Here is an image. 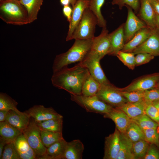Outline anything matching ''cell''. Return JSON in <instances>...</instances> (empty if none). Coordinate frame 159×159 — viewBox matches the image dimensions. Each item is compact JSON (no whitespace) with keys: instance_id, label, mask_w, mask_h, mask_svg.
Here are the masks:
<instances>
[{"instance_id":"14","label":"cell","mask_w":159,"mask_h":159,"mask_svg":"<svg viewBox=\"0 0 159 159\" xmlns=\"http://www.w3.org/2000/svg\"><path fill=\"white\" fill-rule=\"evenodd\" d=\"M90 0H77L72 7V19L69 23V28L66 37V41L71 40L72 34L80 20L85 10L89 7Z\"/></svg>"},{"instance_id":"24","label":"cell","mask_w":159,"mask_h":159,"mask_svg":"<svg viewBox=\"0 0 159 159\" xmlns=\"http://www.w3.org/2000/svg\"><path fill=\"white\" fill-rule=\"evenodd\" d=\"M22 132L16 127L6 121L0 122V138L6 144L14 142Z\"/></svg>"},{"instance_id":"15","label":"cell","mask_w":159,"mask_h":159,"mask_svg":"<svg viewBox=\"0 0 159 159\" xmlns=\"http://www.w3.org/2000/svg\"><path fill=\"white\" fill-rule=\"evenodd\" d=\"M120 136L116 128L113 133L105 138L103 159H116L120 148Z\"/></svg>"},{"instance_id":"16","label":"cell","mask_w":159,"mask_h":159,"mask_svg":"<svg viewBox=\"0 0 159 159\" xmlns=\"http://www.w3.org/2000/svg\"><path fill=\"white\" fill-rule=\"evenodd\" d=\"M105 118L112 120L115 123L116 128L122 133H125L132 120L120 109L113 107L108 113L104 115Z\"/></svg>"},{"instance_id":"39","label":"cell","mask_w":159,"mask_h":159,"mask_svg":"<svg viewBox=\"0 0 159 159\" xmlns=\"http://www.w3.org/2000/svg\"><path fill=\"white\" fill-rule=\"evenodd\" d=\"M119 91L121 95L126 99L128 102H135L144 100L145 91L131 92Z\"/></svg>"},{"instance_id":"12","label":"cell","mask_w":159,"mask_h":159,"mask_svg":"<svg viewBox=\"0 0 159 159\" xmlns=\"http://www.w3.org/2000/svg\"><path fill=\"white\" fill-rule=\"evenodd\" d=\"M24 112L37 122L50 119L63 118L52 108H46L42 105H34Z\"/></svg>"},{"instance_id":"43","label":"cell","mask_w":159,"mask_h":159,"mask_svg":"<svg viewBox=\"0 0 159 159\" xmlns=\"http://www.w3.org/2000/svg\"><path fill=\"white\" fill-rule=\"evenodd\" d=\"M159 100V88H155L145 91L144 100L147 102H152Z\"/></svg>"},{"instance_id":"32","label":"cell","mask_w":159,"mask_h":159,"mask_svg":"<svg viewBox=\"0 0 159 159\" xmlns=\"http://www.w3.org/2000/svg\"><path fill=\"white\" fill-rule=\"evenodd\" d=\"M40 135L42 142L46 148L64 138L62 132L40 130Z\"/></svg>"},{"instance_id":"22","label":"cell","mask_w":159,"mask_h":159,"mask_svg":"<svg viewBox=\"0 0 159 159\" xmlns=\"http://www.w3.org/2000/svg\"><path fill=\"white\" fill-rule=\"evenodd\" d=\"M14 143L21 159H37L35 154L23 133L16 138Z\"/></svg>"},{"instance_id":"28","label":"cell","mask_w":159,"mask_h":159,"mask_svg":"<svg viewBox=\"0 0 159 159\" xmlns=\"http://www.w3.org/2000/svg\"><path fill=\"white\" fill-rule=\"evenodd\" d=\"M101 86V84L90 74L83 84L82 95L86 96L96 95Z\"/></svg>"},{"instance_id":"7","label":"cell","mask_w":159,"mask_h":159,"mask_svg":"<svg viewBox=\"0 0 159 159\" xmlns=\"http://www.w3.org/2000/svg\"><path fill=\"white\" fill-rule=\"evenodd\" d=\"M96 96L100 100L114 107H119L128 102L117 87L111 83L101 84Z\"/></svg>"},{"instance_id":"11","label":"cell","mask_w":159,"mask_h":159,"mask_svg":"<svg viewBox=\"0 0 159 159\" xmlns=\"http://www.w3.org/2000/svg\"><path fill=\"white\" fill-rule=\"evenodd\" d=\"M126 6L127 9V16L124 27L125 44L130 41L138 31L147 26L135 14L130 7Z\"/></svg>"},{"instance_id":"23","label":"cell","mask_w":159,"mask_h":159,"mask_svg":"<svg viewBox=\"0 0 159 159\" xmlns=\"http://www.w3.org/2000/svg\"><path fill=\"white\" fill-rule=\"evenodd\" d=\"M84 149V145L79 139L67 142L62 159H82Z\"/></svg>"},{"instance_id":"36","label":"cell","mask_w":159,"mask_h":159,"mask_svg":"<svg viewBox=\"0 0 159 159\" xmlns=\"http://www.w3.org/2000/svg\"><path fill=\"white\" fill-rule=\"evenodd\" d=\"M137 123L143 130L150 128H158L159 124L155 122L145 114L137 118L132 120Z\"/></svg>"},{"instance_id":"21","label":"cell","mask_w":159,"mask_h":159,"mask_svg":"<svg viewBox=\"0 0 159 159\" xmlns=\"http://www.w3.org/2000/svg\"><path fill=\"white\" fill-rule=\"evenodd\" d=\"M30 118L25 112L23 114H19L14 111L10 110L8 112L5 121L17 128L23 133L28 126Z\"/></svg>"},{"instance_id":"20","label":"cell","mask_w":159,"mask_h":159,"mask_svg":"<svg viewBox=\"0 0 159 159\" xmlns=\"http://www.w3.org/2000/svg\"><path fill=\"white\" fill-rule=\"evenodd\" d=\"M147 104L143 100L135 102H128L118 108L125 113L130 119L133 120L145 114Z\"/></svg>"},{"instance_id":"6","label":"cell","mask_w":159,"mask_h":159,"mask_svg":"<svg viewBox=\"0 0 159 159\" xmlns=\"http://www.w3.org/2000/svg\"><path fill=\"white\" fill-rule=\"evenodd\" d=\"M40 132V129L36 122L31 117L28 126L22 133L35 154L37 159H40L44 155L47 149L42 142Z\"/></svg>"},{"instance_id":"10","label":"cell","mask_w":159,"mask_h":159,"mask_svg":"<svg viewBox=\"0 0 159 159\" xmlns=\"http://www.w3.org/2000/svg\"><path fill=\"white\" fill-rule=\"evenodd\" d=\"M108 34V31L105 26L102 28L99 35L92 38L90 52L97 55L101 59L110 52L111 44Z\"/></svg>"},{"instance_id":"19","label":"cell","mask_w":159,"mask_h":159,"mask_svg":"<svg viewBox=\"0 0 159 159\" xmlns=\"http://www.w3.org/2000/svg\"><path fill=\"white\" fill-rule=\"evenodd\" d=\"M152 29L147 26L140 30L130 41L125 44L121 51L132 52L147 39L150 35Z\"/></svg>"},{"instance_id":"38","label":"cell","mask_w":159,"mask_h":159,"mask_svg":"<svg viewBox=\"0 0 159 159\" xmlns=\"http://www.w3.org/2000/svg\"><path fill=\"white\" fill-rule=\"evenodd\" d=\"M1 159H21L14 142L6 144Z\"/></svg>"},{"instance_id":"54","label":"cell","mask_w":159,"mask_h":159,"mask_svg":"<svg viewBox=\"0 0 159 159\" xmlns=\"http://www.w3.org/2000/svg\"><path fill=\"white\" fill-rule=\"evenodd\" d=\"M158 129H159V127H158Z\"/></svg>"},{"instance_id":"56","label":"cell","mask_w":159,"mask_h":159,"mask_svg":"<svg viewBox=\"0 0 159 159\" xmlns=\"http://www.w3.org/2000/svg\"></svg>"},{"instance_id":"26","label":"cell","mask_w":159,"mask_h":159,"mask_svg":"<svg viewBox=\"0 0 159 159\" xmlns=\"http://www.w3.org/2000/svg\"><path fill=\"white\" fill-rule=\"evenodd\" d=\"M120 148L116 159H135L132 151V142L125 133L120 132Z\"/></svg>"},{"instance_id":"55","label":"cell","mask_w":159,"mask_h":159,"mask_svg":"<svg viewBox=\"0 0 159 159\" xmlns=\"http://www.w3.org/2000/svg\"><path fill=\"white\" fill-rule=\"evenodd\" d=\"M157 0L159 1V0Z\"/></svg>"},{"instance_id":"52","label":"cell","mask_w":159,"mask_h":159,"mask_svg":"<svg viewBox=\"0 0 159 159\" xmlns=\"http://www.w3.org/2000/svg\"><path fill=\"white\" fill-rule=\"evenodd\" d=\"M77 1V0H70V4L72 6V8L74 6Z\"/></svg>"},{"instance_id":"44","label":"cell","mask_w":159,"mask_h":159,"mask_svg":"<svg viewBox=\"0 0 159 159\" xmlns=\"http://www.w3.org/2000/svg\"><path fill=\"white\" fill-rule=\"evenodd\" d=\"M144 159H159V148L155 144H150Z\"/></svg>"},{"instance_id":"13","label":"cell","mask_w":159,"mask_h":159,"mask_svg":"<svg viewBox=\"0 0 159 159\" xmlns=\"http://www.w3.org/2000/svg\"><path fill=\"white\" fill-rule=\"evenodd\" d=\"M136 54L146 52L155 56H159V28L157 27L152 29L147 39L132 52Z\"/></svg>"},{"instance_id":"37","label":"cell","mask_w":159,"mask_h":159,"mask_svg":"<svg viewBox=\"0 0 159 159\" xmlns=\"http://www.w3.org/2000/svg\"><path fill=\"white\" fill-rule=\"evenodd\" d=\"M145 140L150 144L156 145L159 148V130L157 129L150 128L143 130Z\"/></svg>"},{"instance_id":"31","label":"cell","mask_w":159,"mask_h":159,"mask_svg":"<svg viewBox=\"0 0 159 159\" xmlns=\"http://www.w3.org/2000/svg\"><path fill=\"white\" fill-rule=\"evenodd\" d=\"M105 0H90L89 8L96 16L97 24L100 27L106 26V21L101 11V9L104 4Z\"/></svg>"},{"instance_id":"50","label":"cell","mask_w":159,"mask_h":159,"mask_svg":"<svg viewBox=\"0 0 159 159\" xmlns=\"http://www.w3.org/2000/svg\"><path fill=\"white\" fill-rule=\"evenodd\" d=\"M152 103L156 108L159 112V100H156L153 102Z\"/></svg>"},{"instance_id":"27","label":"cell","mask_w":159,"mask_h":159,"mask_svg":"<svg viewBox=\"0 0 159 159\" xmlns=\"http://www.w3.org/2000/svg\"><path fill=\"white\" fill-rule=\"evenodd\" d=\"M43 0H20L19 1L26 10L29 23H32L37 18L38 12Z\"/></svg>"},{"instance_id":"40","label":"cell","mask_w":159,"mask_h":159,"mask_svg":"<svg viewBox=\"0 0 159 159\" xmlns=\"http://www.w3.org/2000/svg\"><path fill=\"white\" fill-rule=\"evenodd\" d=\"M111 4L117 5L120 9L125 6H128L136 12L140 7V0H112Z\"/></svg>"},{"instance_id":"53","label":"cell","mask_w":159,"mask_h":159,"mask_svg":"<svg viewBox=\"0 0 159 159\" xmlns=\"http://www.w3.org/2000/svg\"><path fill=\"white\" fill-rule=\"evenodd\" d=\"M3 0H0V1H3ZM18 0L19 1V0Z\"/></svg>"},{"instance_id":"47","label":"cell","mask_w":159,"mask_h":159,"mask_svg":"<svg viewBox=\"0 0 159 159\" xmlns=\"http://www.w3.org/2000/svg\"><path fill=\"white\" fill-rule=\"evenodd\" d=\"M8 112L6 110H0V122L5 121Z\"/></svg>"},{"instance_id":"35","label":"cell","mask_w":159,"mask_h":159,"mask_svg":"<svg viewBox=\"0 0 159 159\" xmlns=\"http://www.w3.org/2000/svg\"><path fill=\"white\" fill-rule=\"evenodd\" d=\"M116 56L123 63L130 69L133 70L136 66L135 56L132 52H118Z\"/></svg>"},{"instance_id":"49","label":"cell","mask_w":159,"mask_h":159,"mask_svg":"<svg viewBox=\"0 0 159 159\" xmlns=\"http://www.w3.org/2000/svg\"><path fill=\"white\" fill-rule=\"evenodd\" d=\"M61 5L63 6L69 5L70 4V0H60Z\"/></svg>"},{"instance_id":"48","label":"cell","mask_w":159,"mask_h":159,"mask_svg":"<svg viewBox=\"0 0 159 159\" xmlns=\"http://www.w3.org/2000/svg\"><path fill=\"white\" fill-rule=\"evenodd\" d=\"M6 143L0 138V159H1L4 147Z\"/></svg>"},{"instance_id":"46","label":"cell","mask_w":159,"mask_h":159,"mask_svg":"<svg viewBox=\"0 0 159 159\" xmlns=\"http://www.w3.org/2000/svg\"><path fill=\"white\" fill-rule=\"evenodd\" d=\"M155 12L159 15V1L157 0H149Z\"/></svg>"},{"instance_id":"42","label":"cell","mask_w":159,"mask_h":159,"mask_svg":"<svg viewBox=\"0 0 159 159\" xmlns=\"http://www.w3.org/2000/svg\"><path fill=\"white\" fill-rule=\"evenodd\" d=\"M135 57L136 66L147 63L153 59L154 56L150 54L141 52L136 54Z\"/></svg>"},{"instance_id":"29","label":"cell","mask_w":159,"mask_h":159,"mask_svg":"<svg viewBox=\"0 0 159 159\" xmlns=\"http://www.w3.org/2000/svg\"><path fill=\"white\" fill-rule=\"evenodd\" d=\"M36 123L41 130L62 132L63 118L50 119Z\"/></svg>"},{"instance_id":"9","label":"cell","mask_w":159,"mask_h":159,"mask_svg":"<svg viewBox=\"0 0 159 159\" xmlns=\"http://www.w3.org/2000/svg\"><path fill=\"white\" fill-rule=\"evenodd\" d=\"M159 73L144 76L135 80L127 86L117 89L121 91L131 92L145 91L159 88Z\"/></svg>"},{"instance_id":"41","label":"cell","mask_w":159,"mask_h":159,"mask_svg":"<svg viewBox=\"0 0 159 159\" xmlns=\"http://www.w3.org/2000/svg\"><path fill=\"white\" fill-rule=\"evenodd\" d=\"M145 114L154 121L159 124V112L152 102H147Z\"/></svg>"},{"instance_id":"45","label":"cell","mask_w":159,"mask_h":159,"mask_svg":"<svg viewBox=\"0 0 159 159\" xmlns=\"http://www.w3.org/2000/svg\"><path fill=\"white\" fill-rule=\"evenodd\" d=\"M63 13L66 17L67 21L69 23L71 20L72 8L69 5L63 6L62 9Z\"/></svg>"},{"instance_id":"18","label":"cell","mask_w":159,"mask_h":159,"mask_svg":"<svg viewBox=\"0 0 159 159\" xmlns=\"http://www.w3.org/2000/svg\"><path fill=\"white\" fill-rule=\"evenodd\" d=\"M123 23L114 31L109 34L111 44V50L109 55L116 56L117 53L122 50L125 44L124 27Z\"/></svg>"},{"instance_id":"3","label":"cell","mask_w":159,"mask_h":159,"mask_svg":"<svg viewBox=\"0 0 159 159\" xmlns=\"http://www.w3.org/2000/svg\"><path fill=\"white\" fill-rule=\"evenodd\" d=\"M0 18L9 24L22 25L29 23L26 10L18 0L0 1Z\"/></svg>"},{"instance_id":"25","label":"cell","mask_w":159,"mask_h":159,"mask_svg":"<svg viewBox=\"0 0 159 159\" xmlns=\"http://www.w3.org/2000/svg\"><path fill=\"white\" fill-rule=\"evenodd\" d=\"M67 143L64 138L58 141L47 148L45 154L40 159H62Z\"/></svg>"},{"instance_id":"5","label":"cell","mask_w":159,"mask_h":159,"mask_svg":"<svg viewBox=\"0 0 159 159\" xmlns=\"http://www.w3.org/2000/svg\"><path fill=\"white\" fill-rule=\"evenodd\" d=\"M71 100L88 112L103 114L110 112L114 107L100 100L96 95L86 96L70 94Z\"/></svg>"},{"instance_id":"33","label":"cell","mask_w":159,"mask_h":159,"mask_svg":"<svg viewBox=\"0 0 159 159\" xmlns=\"http://www.w3.org/2000/svg\"><path fill=\"white\" fill-rule=\"evenodd\" d=\"M17 102L6 94L0 93V110L9 111L10 110L15 111L19 114H24L17 108Z\"/></svg>"},{"instance_id":"51","label":"cell","mask_w":159,"mask_h":159,"mask_svg":"<svg viewBox=\"0 0 159 159\" xmlns=\"http://www.w3.org/2000/svg\"><path fill=\"white\" fill-rule=\"evenodd\" d=\"M155 18L157 26L159 28V15L156 13Z\"/></svg>"},{"instance_id":"34","label":"cell","mask_w":159,"mask_h":159,"mask_svg":"<svg viewBox=\"0 0 159 159\" xmlns=\"http://www.w3.org/2000/svg\"><path fill=\"white\" fill-rule=\"evenodd\" d=\"M150 144L145 140L132 143V151L135 159H143L145 156Z\"/></svg>"},{"instance_id":"4","label":"cell","mask_w":159,"mask_h":159,"mask_svg":"<svg viewBox=\"0 0 159 159\" xmlns=\"http://www.w3.org/2000/svg\"><path fill=\"white\" fill-rule=\"evenodd\" d=\"M97 18L89 7L85 11L83 16L73 32L71 40H86L95 37Z\"/></svg>"},{"instance_id":"8","label":"cell","mask_w":159,"mask_h":159,"mask_svg":"<svg viewBox=\"0 0 159 159\" xmlns=\"http://www.w3.org/2000/svg\"><path fill=\"white\" fill-rule=\"evenodd\" d=\"M101 59L97 55L90 52L79 63L86 68L90 74L101 84L111 83L106 77L100 64Z\"/></svg>"},{"instance_id":"2","label":"cell","mask_w":159,"mask_h":159,"mask_svg":"<svg viewBox=\"0 0 159 159\" xmlns=\"http://www.w3.org/2000/svg\"><path fill=\"white\" fill-rule=\"evenodd\" d=\"M92 41V39L75 40L73 45L67 51L56 56L52 66L53 72L69 64L82 61L90 52Z\"/></svg>"},{"instance_id":"1","label":"cell","mask_w":159,"mask_h":159,"mask_svg":"<svg viewBox=\"0 0 159 159\" xmlns=\"http://www.w3.org/2000/svg\"><path fill=\"white\" fill-rule=\"evenodd\" d=\"M89 74L87 69L78 63L71 68L66 67L53 72L51 81L54 86L70 94L81 95L83 84Z\"/></svg>"},{"instance_id":"30","label":"cell","mask_w":159,"mask_h":159,"mask_svg":"<svg viewBox=\"0 0 159 159\" xmlns=\"http://www.w3.org/2000/svg\"><path fill=\"white\" fill-rule=\"evenodd\" d=\"M125 134L132 143L141 140H145L143 130L132 120Z\"/></svg>"},{"instance_id":"17","label":"cell","mask_w":159,"mask_h":159,"mask_svg":"<svg viewBox=\"0 0 159 159\" xmlns=\"http://www.w3.org/2000/svg\"><path fill=\"white\" fill-rule=\"evenodd\" d=\"M140 7L139 16L140 19L152 29L156 27L155 13L149 0H140Z\"/></svg>"}]
</instances>
